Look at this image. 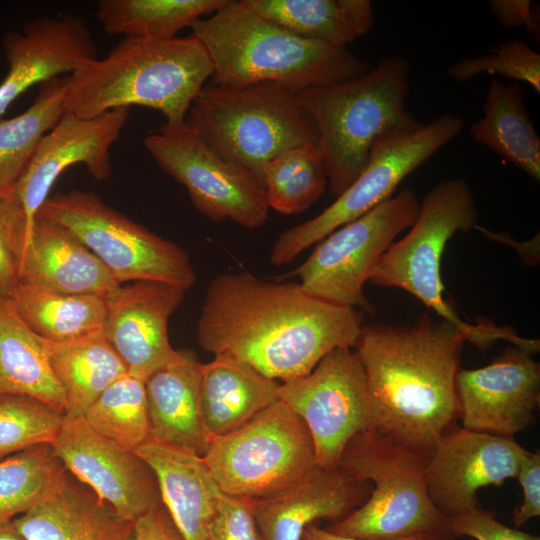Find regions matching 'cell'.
<instances>
[{
	"label": "cell",
	"instance_id": "3957f363",
	"mask_svg": "<svg viewBox=\"0 0 540 540\" xmlns=\"http://www.w3.org/2000/svg\"><path fill=\"white\" fill-rule=\"evenodd\" d=\"M213 74L203 44L193 34L166 40L123 38L102 59L67 75L65 112L93 118L132 105L159 111L163 130L186 126L189 108Z\"/></svg>",
	"mask_w": 540,
	"mask_h": 540
},
{
	"label": "cell",
	"instance_id": "277c9868",
	"mask_svg": "<svg viewBox=\"0 0 540 540\" xmlns=\"http://www.w3.org/2000/svg\"><path fill=\"white\" fill-rule=\"evenodd\" d=\"M209 54L213 84L271 82L298 92L355 78L371 66L350 52L301 37L245 6L229 2L192 27Z\"/></svg>",
	"mask_w": 540,
	"mask_h": 540
},
{
	"label": "cell",
	"instance_id": "6da1fadb",
	"mask_svg": "<svg viewBox=\"0 0 540 540\" xmlns=\"http://www.w3.org/2000/svg\"><path fill=\"white\" fill-rule=\"evenodd\" d=\"M364 312L248 271L210 282L197 322L201 348L230 354L282 383L309 374L330 351L353 348Z\"/></svg>",
	"mask_w": 540,
	"mask_h": 540
},
{
	"label": "cell",
	"instance_id": "ffe728a7",
	"mask_svg": "<svg viewBox=\"0 0 540 540\" xmlns=\"http://www.w3.org/2000/svg\"><path fill=\"white\" fill-rule=\"evenodd\" d=\"M2 46L8 71L0 83V119L31 86L70 75L97 58L88 24L73 14L28 21L22 31L8 32Z\"/></svg>",
	"mask_w": 540,
	"mask_h": 540
},
{
	"label": "cell",
	"instance_id": "5b68a950",
	"mask_svg": "<svg viewBox=\"0 0 540 540\" xmlns=\"http://www.w3.org/2000/svg\"><path fill=\"white\" fill-rule=\"evenodd\" d=\"M410 63L395 54L338 84L298 92L316 131L328 188L340 196L364 170L386 134L420 125L406 109Z\"/></svg>",
	"mask_w": 540,
	"mask_h": 540
},
{
	"label": "cell",
	"instance_id": "e0dca14e",
	"mask_svg": "<svg viewBox=\"0 0 540 540\" xmlns=\"http://www.w3.org/2000/svg\"><path fill=\"white\" fill-rule=\"evenodd\" d=\"M531 355L512 345L487 366L458 370L455 388L463 428L513 438L533 423L540 365Z\"/></svg>",
	"mask_w": 540,
	"mask_h": 540
},
{
	"label": "cell",
	"instance_id": "9c48e42d",
	"mask_svg": "<svg viewBox=\"0 0 540 540\" xmlns=\"http://www.w3.org/2000/svg\"><path fill=\"white\" fill-rule=\"evenodd\" d=\"M464 124L460 115L444 113L428 123L381 137L364 170L330 206L279 234L270 251V263H290L337 228L393 196L404 178L460 135Z\"/></svg>",
	"mask_w": 540,
	"mask_h": 540
},
{
	"label": "cell",
	"instance_id": "30bf717a",
	"mask_svg": "<svg viewBox=\"0 0 540 540\" xmlns=\"http://www.w3.org/2000/svg\"><path fill=\"white\" fill-rule=\"evenodd\" d=\"M38 214L71 231L120 285L155 281L187 291L196 282L185 250L114 210L94 192L56 193Z\"/></svg>",
	"mask_w": 540,
	"mask_h": 540
},
{
	"label": "cell",
	"instance_id": "60d3db41",
	"mask_svg": "<svg viewBox=\"0 0 540 540\" xmlns=\"http://www.w3.org/2000/svg\"><path fill=\"white\" fill-rule=\"evenodd\" d=\"M455 537L469 536L476 540H540L539 536L510 528L496 519V513L479 506L450 518Z\"/></svg>",
	"mask_w": 540,
	"mask_h": 540
},
{
	"label": "cell",
	"instance_id": "f6af8a7d",
	"mask_svg": "<svg viewBox=\"0 0 540 540\" xmlns=\"http://www.w3.org/2000/svg\"><path fill=\"white\" fill-rule=\"evenodd\" d=\"M475 228L483 232L490 239L512 244L511 246L517 249L522 260L527 264L535 266L539 263V240H537L539 236L534 241L535 243H532V245H529L528 247L526 245L527 243L523 246H516L519 245V243L514 241L511 237L504 236V234H496L478 225H476Z\"/></svg>",
	"mask_w": 540,
	"mask_h": 540
},
{
	"label": "cell",
	"instance_id": "2e32d148",
	"mask_svg": "<svg viewBox=\"0 0 540 540\" xmlns=\"http://www.w3.org/2000/svg\"><path fill=\"white\" fill-rule=\"evenodd\" d=\"M128 116V108L111 110L93 118L65 112L41 138L13 187L26 216L27 240L52 186L65 169L83 164L98 181L111 176L110 149L119 139Z\"/></svg>",
	"mask_w": 540,
	"mask_h": 540
},
{
	"label": "cell",
	"instance_id": "836d02e7",
	"mask_svg": "<svg viewBox=\"0 0 540 540\" xmlns=\"http://www.w3.org/2000/svg\"><path fill=\"white\" fill-rule=\"evenodd\" d=\"M262 185L269 209L283 215L309 209L328 187L316 144L285 150L268 161L263 168Z\"/></svg>",
	"mask_w": 540,
	"mask_h": 540
},
{
	"label": "cell",
	"instance_id": "4fadbf2b",
	"mask_svg": "<svg viewBox=\"0 0 540 540\" xmlns=\"http://www.w3.org/2000/svg\"><path fill=\"white\" fill-rule=\"evenodd\" d=\"M353 348L327 353L307 375L281 383L279 398L305 423L313 440L316 465L338 468L357 433L377 429L378 406Z\"/></svg>",
	"mask_w": 540,
	"mask_h": 540
},
{
	"label": "cell",
	"instance_id": "9a60e30c",
	"mask_svg": "<svg viewBox=\"0 0 540 540\" xmlns=\"http://www.w3.org/2000/svg\"><path fill=\"white\" fill-rule=\"evenodd\" d=\"M51 446L65 469L122 520L134 523L163 504L150 466L134 450L98 434L83 417L64 416Z\"/></svg>",
	"mask_w": 540,
	"mask_h": 540
},
{
	"label": "cell",
	"instance_id": "d590c367",
	"mask_svg": "<svg viewBox=\"0 0 540 540\" xmlns=\"http://www.w3.org/2000/svg\"><path fill=\"white\" fill-rule=\"evenodd\" d=\"M66 469L51 444H40L0 461V522L32 508Z\"/></svg>",
	"mask_w": 540,
	"mask_h": 540
},
{
	"label": "cell",
	"instance_id": "f546056e",
	"mask_svg": "<svg viewBox=\"0 0 540 540\" xmlns=\"http://www.w3.org/2000/svg\"><path fill=\"white\" fill-rule=\"evenodd\" d=\"M44 342L52 371L64 391V416L83 417L105 389L128 374L103 333L65 342Z\"/></svg>",
	"mask_w": 540,
	"mask_h": 540
},
{
	"label": "cell",
	"instance_id": "ee69618b",
	"mask_svg": "<svg viewBox=\"0 0 540 540\" xmlns=\"http://www.w3.org/2000/svg\"><path fill=\"white\" fill-rule=\"evenodd\" d=\"M132 540H184L163 504L133 523Z\"/></svg>",
	"mask_w": 540,
	"mask_h": 540
},
{
	"label": "cell",
	"instance_id": "4316f807",
	"mask_svg": "<svg viewBox=\"0 0 540 540\" xmlns=\"http://www.w3.org/2000/svg\"><path fill=\"white\" fill-rule=\"evenodd\" d=\"M468 130L474 142L489 148L533 180H540V138L519 83L504 84L492 79L483 114Z\"/></svg>",
	"mask_w": 540,
	"mask_h": 540
},
{
	"label": "cell",
	"instance_id": "1f68e13d",
	"mask_svg": "<svg viewBox=\"0 0 540 540\" xmlns=\"http://www.w3.org/2000/svg\"><path fill=\"white\" fill-rule=\"evenodd\" d=\"M229 0H101L95 16L109 35L166 40L224 7Z\"/></svg>",
	"mask_w": 540,
	"mask_h": 540
},
{
	"label": "cell",
	"instance_id": "4dcf8cb0",
	"mask_svg": "<svg viewBox=\"0 0 540 540\" xmlns=\"http://www.w3.org/2000/svg\"><path fill=\"white\" fill-rule=\"evenodd\" d=\"M9 298L27 327L44 340L65 342L103 333L105 297L54 293L17 283Z\"/></svg>",
	"mask_w": 540,
	"mask_h": 540
},
{
	"label": "cell",
	"instance_id": "e575fe53",
	"mask_svg": "<svg viewBox=\"0 0 540 540\" xmlns=\"http://www.w3.org/2000/svg\"><path fill=\"white\" fill-rule=\"evenodd\" d=\"M83 418L103 437L131 450L150 440L145 382L126 374L89 406Z\"/></svg>",
	"mask_w": 540,
	"mask_h": 540
},
{
	"label": "cell",
	"instance_id": "ba28073f",
	"mask_svg": "<svg viewBox=\"0 0 540 540\" xmlns=\"http://www.w3.org/2000/svg\"><path fill=\"white\" fill-rule=\"evenodd\" d=\"M186 124L261 185L263 168L276 155L316 144L315 128L298 91L271 82L245 87L205 84L189 108Z\"/></svg>",
	"mask_w": 540,
	"mask_h": 540
},
{
	"label": "cell",
	"instance_id": "7402d4cb",
	"mask_svg": "<svg viewBox=\"0 0 540 540\" xmlns=\"http://www.w3.org/2000/svg\"><path fill=\"white\" fill-rule=\"evenodd\" d=\"M18 283L54 293L105 298L121 286L71 231L40 214L21 256Z\"/></svg>",
	"mask_w": 540,
	"mask_h": 540
},
{
	"label": "cell",
	"instance_id": "ab89813d",
	"mask_svg": "<svg viewBox=\"0 0 540 540\" xmlns=\"http://www.w3.org/2000/svg\"><path fill=\"white\" fill-rule=\"evenodd\" d=\"M208 540H262L252 497L221 492L209 525Z\"/></svg>",
	"mask_w": 540,
	"mask_h": 540
},
{
	"label": "cell",
	"instance_id": "bcb514c9",
	"mask_svg": "<svg viewBox=\"0 0 540 540\" xmlns=\"http://www.w3.org/2000/svg\"><path fill=\"white\" fill-rule=\"evenodd\" d=\"M302 540H362V539L337 535V534L327 531L325 528H320L315 523H313L305 529ZM396 540H446V539L433 535V534L422 533V534H415L412 536H408V537L400 538Z\"/></svg>",
	"mask_w": 540,
	"mask_h": 540
},
{
	"label": "cell",
	"instance_id": "8992f818",
	"mask_svg": "<svg viewBox=\"0 0 540 540\" xmlns=\"http://www.w3.org/2000/svg\"><path fill=\"white\" fill-rule=\"evenodd\" d=\"M477 218L476 200L465 180L439 181L420 201L418 216L408 234L391 244L368 281L410 293L441 319L455 325L466 341L481 351L504 340L535 354L540 349L539 340L521 337L505 326L464 321L443 297L441 257L444 248L455 233L474 229Z\"/></svg>",
	"mask_w": 540,
	"mask_h": 540
},
{
	"label": "cell",
	"instance_id": "b9f144b4",
	"mask_svg": "<svg viewBox=\"0 0 540 540\" xmlns=\"http://www.w3.org/2000/svg\"><path fill=\"white\" fill-rule=\"evenodd\" d=\"M516 478L523 489V502L513 512V523L520 527L540 515V454L526 452L521 457Z\"/></svg>",
	"mask_w": 540,
	"mask_h": 540
},
{
	"label": "cell",
	"instance_id": "7bdbcfd3",
	"mask_svg": "<svg viewBox=\"0 0 540 540\" xmlns=\"http://www.w3.org/2000/svg\"><path fill=\"white\" fill-rule=\"evenodd\" d=\"M489 8L505 28H525L535 40L540 38L539 6L530 0H491Z\"/></svg>",
	"mask_w": 540,
	"mask_h": 540
},
{
	"label": "cell",
	"instance_id": "83f0119b",
	"mask_svg": "<svg viewBox=\"0 0 540 540\" xmlns=\"http://www.w3.org/2000/svg\"><path fill=\"white\" fill-rule=\"evenodd\" d=\"M5 395L29 396L65 414L64 391L44 340L22 321L10 298L0 295V397Z\"/></svg>",
	"mask_w": 540,
	"mask_h": 540
},
{
	"label": "cell",
	"instance_id": "7dc6e473",
	"mask_svg": "<svg viewBox=\"0 0 540 540\" xmlns=\"http://www.w3.org/2000/svg\"><path fill=\"white\" fill-rule=\"evenodd\" d=\"M0 540H26L15 528L12 520L0 522Z\"/></svg>",
	"mask_w": 540,
	"mask_h": 540
},
{
	"label": "cell",
	"instance_id": "484cf974",
	"mask_svg": "<svg viewBox=\"0 0 540 540\" xmlns=\"http://www.w3.org/2000/svg\"><path fill=\"white\" fill-rule=\"evenodd\" d=\"M280 385L227 353L201 363L200 405L210 442L234 432L277 402Z\"/></svg>",
	"mask_w": 540,
	"mask_h": 540
},
{
	"label": "cell",
	"instance_id": "cb8c5ba5",
	"mask_svg": "<svg viewBox=\"0 0 540 540\" xmlns=\"http://www.w3.org/2000/svg\"><path fill=\"white\" fill-rule=\"evenodd\" d=\"M201 363L191 350H178L175 360L145 382L150 440L204 457L210 440L200 405Z\"/></svg>",
	"mask_w": 540,
	"mask_h": 540
},
{
	"label": "cell",
	"instance_id": "8fae6325",
	"mask_svg": "<svg viewBox=\"0 0 540 540\" xmlns=\"http://www.w3.org/2000/svg\"><path fill=\"white\" fill-rule=\"evenodd\" d=\"M203 458L223 492L252 498L281 490L316 466L307 426L281 399L214 439Z\"/></svg>",
	"mask_w": 540,
	"mask_h": 540
},
{
	"label": "cell",
	"instance_id": "f35d334b",
	"mask_svg": "<svg viewBox=\"0 0 540 540\" xmlns=\"http://www.w3.org/2000/svg\"><path fill=\"white\" fill-rule=\"evenodd\" d=\"M27 233L26 216L13 187H0V295L9 297L18 283Z\"/></svg>",
	"mask_w": 540,
	"mask_h": 540
},
{
	"label": "cell",
	"instance_id": "d6986e66",
	"mask_svg": "<svg viewBox=\"0 0 540 540\" xmlns=\"http://www.w3.org/2000/svg\"><path fill=\"white\" fill-rule=\"evenodd\" d=\"M185 292L168 283L138 281L121 285L106 297L103 334L129 375L145 381L177 358L168 321Z\"/></svg>",
	"mask_w": 540,
	"mask_h": 540
},
{
	"label": "cell",
	"instance_id": "5bb4252c",
	"mask_svg": "<svg viewBox=\"0 0 540 540\" xmlns=\"http://www.w3.org/2000/svg\"><path fill=\"white\" fill-rule=\"evenodd\" d=\"M143 142L157 165L186 188L196 210L211 221L229 219L247 229L267 221L270 209L262 185L187 124L173 131L159 128Z\"/></svg>",
	"mask_w": 540,
	"mask_h": 540
},
{
	"label": "cell",
	"instance_id": "d6a6232c",
	"mask_svg": "<svg viewBox=\"0 0 540 540\" xmlns=\"http://www.w3.org/2000/svg\"><path fill=\"white\" fill-rule=\"evenodd\" d=\"M67 76L39 84L34 102L21 114L0 119V187L12 188L39 141L65 113Z\"/></svg>",
	"mask_w": 540,
	"mask_h": 540
},
{
	"label": "cell",
	"instance_id": "74e56055",
	"mask_svg": "<svg viewBox=\"0 0 540 540\" xmlns=\"http://www.w3.org/2000/svg\"><path fill=\"white\" fill-rule=\"evenodd\" d=\"M447 75L465 83L481 75H501L523 82L540 92V54L525 41L511 39L495 46L489 54L462 59L447 67Z\"/></svg>",
	"mask_w": 540,
	"mask_h": 540
},
{
	"label": "cell",
	"instance_id": "44dd1931",
	"mask_svg": "<svg viewBox=\"0 0 540 540\" xmlns=\"http://www.w3.org/2000/svg\"><path fill=\"white\" fill-rule=\"evenodd\" d=\"M371 488L339 468L316 465L285 488L252 498V509L262 540H302L309 525L338 521L361 506Z\"/></svg>",
	"mask_w": 540,
	"mask_h": 540
},
{
	"label": "cell",
	"instance_id": "7c38bea8",
	"mask_svg": "<svg viewBox=\"0 0 540 540\" xmlns=\"http://www.w3.org/2000/svg\"><path fill=\"white\" fill-rule=\"evenodd\" d=\"M419 207L412 190H401L319 241L290 275L298 276L300 286L311 296L373 312L364 284L395 237L414 224Z\"/></svg>",
	"mask_w": 540,
	"mask_h": 540
},
{
	"label": "cell",
	"instance_id": "8d00e7d4",
	"mask_svg": "<svg viewBox=\"0 0 540 540\" xmlns=\"http://www.w3.org/2000/svg\"><path fill=\"white\" fill-rule=\"evenodd\" d=\"M64 414L24 395L0 397V461L40 444H52Z\"/></svg>",
	"mask_w": 540,
	"mask_h": 540
},
{
	"label": "cell",
	"instance_id": "f1b7e54d",
	"mask_svg": "<svg viewBox=\"0 0 540 540\" xmlns=\"http://www.w3.org/2000/svg\"><path fill=\"white\" fill-rule=\"evenodd\" d=\"M263 18L306 39L347 47L375 22L370 0H241Z\"/></svg>",
	"mask_w": 540,
	"mask_h": 540
},
{
	"label": "cell",
	"instance_id": "52a82bcc",
	"mask_svg": "<svg viewBox=\"0 0 540 540\" xmlns=\"http://www.w3.org/2000/svg\"><path fill=\"white\" fill-rule=\"evenodd\" d=\"M428 457L376 429L357 433L346 445L338 468L370 482L372 488L361 506L325 529L362 540H396L422 533L454 540L450 518L428 493Z\"/></svg>",
	"mask_w": 540,
	"mask_h": 540
},
{
	"label": "cell",
	"instance_id": "603a6c76",
	"mask_svg": "<svg viewBox=\"0 0 540 540\" xmlns=\"http://www.w3.org/2000/svg\"><path fill=\"white\" fill-rule=\"evenodd\" d=\"M26 540H132L133 523L67 470L32 508L12 520Z\"/></svg>",
	"mask_w": 540,
	"mask_h": 540
},
{
	"label": "cell",
	"instance_id": "ac0fdd59",
	"mask_svg": "<svg viewBox=\"0 0 540 540\" xmlns=\"http://www.w3.org/2000/svg\"><path fill=\"white\" fill-rule=\"evenodd\" d=\"M525 452L513 438L453 426L428 457L429 496L449 518L466 513L478 507L477 490L516 478Z\"/></svg>",
	"mask_w": 540,
	"mask_h": 540
},
{
	"label": "cell",
	"instance_id": "7a4b0ae2",
	"mask_svg": "<svg viewBox=\"0 0 540 540\" xmlns=\"http://www.w3.org/2000/svg\"><path fill=\"white\" fill-rule=\"evenodd\" d=\"M464 334L427 315L414 324L363 326L353 347L379 410L376 430L429 456L458 416L455 378Z\"/></svg>",
	"mask_w": 540,
	"mask_h": 540
},
{
	"label": "cell",
	"instance_id": "d4e9b609",
	"mask_svg": "<svg viewBox=\"0 0 540 540\" xmlns=\"http://www.w3.org/2000/svg\"><path fill=\"white\" fill-rule=\"evenodd\" d=\"M134 452L154 472L162 503L184 540H208L209 525L222 490L204 458L151 440Z\"/></svg>",
	"mask_w": 540,
	"mask_h": 540
}]
</instances>
